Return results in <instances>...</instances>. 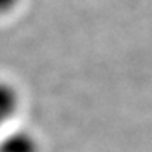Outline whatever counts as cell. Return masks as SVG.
<instances>
[{
  "label": "cell",
  "mask_w": 152,
  "mask_h": 152,
  "mask_svg": "<svg viewBox=\"0 0 152 152\" xmlns=\"http://www.w3.org/2000/svg\"><path fill=\"white\" fill-rule=\"evenodd\" d=\"M0 152H42V143L33 130L9 127L0 134Z\"/></svg>",
  "instance_id": "cell-1"
},
{
  "label": "cell",
  "mask_w": 152,
  "mask_h": 152,
  "mask_svg": "<svg viewBox=\"0 0 152 152\" xmlns=\"http://www.w3.org/2000/svg\"><path fill=\"white\" fill-rule=\"evenodd\" d=\"M22 106L21 92L9 80L0 78V134L12 127Z\"/></svg>",
  "instance_id": "cell-2"
},
{
  "label": "cell",
  "mask_w": 152,
  "mask_h": 152,
  "mask_svg": "<svg viewBox=\"0 0 152 152\" xmlns=\"http://www.w3.org/2000/svg\"><path fill=\"white\" fill-rule=\"evenodd\" d=\"M22 0H0V16H6L13 13Z\"/></svg>",
  "instance_id": "cell-3"
}]
</instances>
